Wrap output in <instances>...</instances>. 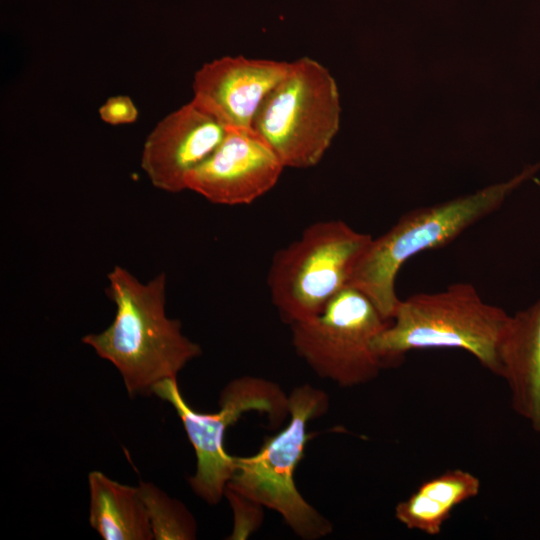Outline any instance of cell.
Here are the masks:
<instances>
[{"label":"cell","mask_w":540,"mask_h":540,"mask_svg":"<svg viewBox=\"0 0 540 540\" xmlns=\"http://www.w3.org/2000/svg\"><path fill=\"white\" fill-rule=\"evenodd\" d=\"M107 278L105 292L115 304V317L82 342L116 367L130 397L150 395L159 382L177 378L202 350L183 334L178 319L166 315L165 273L143 283L116 265Z\"/></svg>","instance_id":"1"},{"label":"cell","mask_w":540,"mask_h":540,"mask_svg":"<svg viewBox=\"0 0 540 540\" xmlns=\"http://www.w3.org/2000/svg\"><path fill=\"white\" fill-rule=\"evenodd\" d=\"M509 320L510 315L485 302L472 284L455 283L400 300L373 348L387 367L414 350L460 349L499 376L500 346Z\"/></svg>","instance_id":"2"},{"label":"cell","mask_w":540,"mask_h":540,"mask_svg":"<svg viewBox=\"0 0 540 540\" xmlns=\"http://www.w3.org/2000/svg\"><path fill=\"white\" fill-rule=\"evenodd\" d=\"M536 170L537 166H529L509 181L404 214L388 231L372 238L349 286L365 294L391 320L400 302L395 282L403 264L421 252L447 245L496 211Z\"/></svg>","instance_id":"3"},{"label":"cell","mask_w":540,"mask_h":540,"mask_svg":"<svg viewBox=\"0 0 540 540\" xmlns=\"http://www.w3.org/2000/svg\"><path fill=\"white\" fill-rule=\"evenodd\" d=\"M327 394L309 384L289 395V422L266 437L250 456H235V471L226 489L277 512L300 538L316 540L330 534L332 524L299 492L295 471L304 455L309 421L326 413Z\"/></svg>","instance_id":"4"},{"label":"cell","mask_w":540,"mask_h":540,"mask_svg":"<svg viewBox=\"0 0 540 540\" xmlns=\"http://www.w3.org/2000/svg\"><path fill=\"white\" fill-rule=\"evenodd\" d=\"M372 237L341 220L319 221L273 257L267 281L272 303L291 325L320 313L350 285Z\"/></svg>","instance_id":"5"},{"label":"cell","mask_w":540,"mask_h":540,"mask_svg":"<svg viewBox=\"0 0 540 540\" xmlns=\"http://www.w3.org/2000/svg\"><path fill=\"white\" fill-rule=\"evenodd\" d=\"M340 122L336 82L318 61L290 62L285 77L267 95L252 129L284 167L309 168L324 156Z\"/></svg>","instance_id":"6"},{"label":"cell","mask_w":540,"mask_h":540,"mask_svg":"<svg viewBox=\"0 0 540 540\" xmlns=\"http://www.w3.org/2000/svg\"><path fill=\"white\" fill-rule=\"evenodd\" d=\"M152 394L168 402L180 418L196 455V471L188 482L210 505L220 502L235 471V456L224 446L227 429L249 411L267 414L273 424L289 417V396L278 384L257 376H241L226 384L219 409L213 413L194 410L184 399L177 378L159 382Z\"/></svg>","instance_id":"7"},{"label":"cell","mask_w":540,"mask_h":540,"mask_svg":"<svg viewBox=\"0 0 540 540\" xmlns=\"http://www.w3.org/2000/svg\"><path fill=\"white\" fill-rule=\"evenodd\" d=\"M390 322L365 294L348 286L320 313L291 324V342L320 378L340 387L359 386L387 367L373 341Z\"/></svg>","instance_id":"8"},{"label":"cell","mask_w":540,"mask_h":540,"mask_svg":"<svg viewBox=\"0 0 540 540\" xmlns=\"http://www.w3.org/2000/svg\"><path fill=\"white\" fill-rule=\"evenodd\" d=\"M285 167L253 130L227 128L215 151L186 178V189L212 203L247 205L270 191Z\"/></svg>","instance_id":"9"},{"label":"cell","mask_w":540,"mask_h":540,"mask_svg":"<svg viewBox=\"0 0 540 540\" xmlns=\"http://www.w3.org/2000/svg\"><path fill=\"white\" fill-rule=\"evenodd\" d=\"M227 128L194 100L163 118L148 135L141 167L152 185L177 193L190 172L222 142Z\"/></svg>","instance_id":"10"},{"label":"cell","mask_w":540,"mask_h":540,"mask_svg":"<svg viewBox=\"0 0 540 540\" xmlns=\"http://www.w3.org/2000/svg\"><path fill=\"white\" fill-rule=\"evenodd\" d=\"M290 62L225 56L195 74L194 100L226 128L252 129L262 102L285 77Z\"/></svg>","instance_id":"11"},{"label":"cell","mask_w":540,"mask_h":540,"mask_svg":"<svg viewBox=\"0 0 540 540\" xmlns=\"http://www.w3.org/2000/svg\"><path fill=\"white\" fill-rule=\"evenodd\" d=\"M513 410L540 433V298L510 316L500 346V375Z\"/></svg>","instance_id":"12"},{"label":"cell","mask_w":540,"mask_h":540,"mask_svg":"<svg viewBox=\"0 0 540 540\" xmlns=\"http://www.w3.org/2000/svg\"><path fill=\"white\" fill-rule=\"evenodd\" d=\"M89 523L104 540L154 539L139 487L112 480L100 471L88 475Z\"/></svg>","instance_id":"13"},{"label":"cell","mask_w":540,"mask_h":540,"mask_svg":"<svg viewBox=\"0 0 540 540\" xmlns=\"http://www.w3.org/2000/svg\"><path fill=\"white\" fill-rule=\"evenodd\" d=\"M139 490L156 540H192L197 524L190 511L150 482H139Z\"/></svg>","instance_id":"14"},{"label":"cell","mask_w":540,"mask_h":540,"mask_svg":"<svg viewBox=\"0 0 540 540\" xmlns=\"http://www.w3.org/2000/svg\"><path fill=\"white\" fill-rule=\"evenodd\" d=\"M451 512L450 508L419 490L395 507V517L401 524L410 530H417L430 536L441 533Z\"/></svg>","instance_id":"15"},{"label":"cell","mask_w":540,"mask_h":540,"mask_svg":"<svg viewBox=\"0 0 540 540\" xmlns=\"http://www.w3.org/2000/svg\"><path fill=\"white\" fill-rule=\"evenodd\" d=\"M480 488V480L475 475L461 469H453L424 481L417 490L453 510L463 502L476 497Z\"/></svg>","instance_id":"16"},{"label":"cell","mask_w":540,"mask_h":540,"mask_svg":"<svg viewBox=\"0 0 540 540\" xmlns=\"http://www.w3.org/2000/svg\"><path fill=\"white\" fill-rule=\"evenodd\" d=\"M99 116L110 125L130 124L137 120L138 110L130 97L118 95L106 100L99 108Z\"/></svg>","instance_id":"17"}]
</instances>
